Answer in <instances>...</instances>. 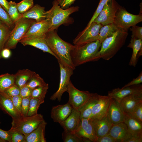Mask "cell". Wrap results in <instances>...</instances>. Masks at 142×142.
I'll return each mask as SVG.
<instances>
[{"label": "cell", "mask_w": 142, "mask_h": 142, "mask_svg": "<svg viewBox=\"0 0 142 142\" xmlns=\"http://www.w3.org/2000/svg\"><path fill=\"white\" fill-rule=\"evenodd\" d=\"M11 31V29L3 23L0 26V59L1 52L9 39Z\"/></svg>", "instance_id": "32"}, {"label": "cell", "mask_w": 142, "mask_h": 142, "mask_svg": "<svg viewBox=\"0 0 142 142\" xmlns=\"http://www.w3.org/2000/svg\"><path fill=\"white\" fill-rule=\"evenodd\" d=\"M101 43L98 40L84 44L74 45L70 52L72 62L75 67L100 59L99 54Z\"/></svg>", "instance_id": "2"}, {"label": "cell", "mask_w": 142, "mask_h": 142, "mask_svg": "<svg viewBox=\"0 0 142 142\" xmlns=\"http://www.w3.org/2000/svg\"><path fill=\"white\" fill-rule=\"evenodd\" d=\"M142 101V91L123 98L119 102L124 113H129L138 103Z\"/></svg>", "instance_id": "22"}, {"label": "cell", "mask_w": 142, "mask_h": 142, "mask_svg": "<svg viewBox=\"0 0 142 142\" xmlns=\"http://www.w3.org/2000/svg\"><path fill=\"white\" fill-rule=\"evenodd\" d=\"M120 6L115 0H109L93 22L104 26L113 23L116 12Z\"/></svg>", "instance_id": "11"}, {"label": "cell", "mask_w": 142, "mask_h": 142, "mask_svg": "<svg viewBox=\"0 0 142 142\" xmlns=\"http://www.w3.org/2000/svg\"><path fill=\"white\" fill-rule=\"evenodd\" d=\"M35 73V72L28 69L18 70L14 74L15 84L20 88L25 85Z\"/></svg>", "instance_id": "29"}, {"label": "cell", "mask_w": 142, "mask_h": 142, "mask_svg": "<svg viewBox=\"0 0 142 142\" xmlns=\"http://www.w3.org/2000/svg\"><path fill=\"white\" fill-rule=\"evenodd\" d=\"M108 114L113 125L124 121V113L119 102L111 98L108 109Z\"/></svg>", "instance_id": "21"}, {"label": "cell", "mask_w": 142, "mask_h": 142, "mask_svg": "<svg viewBox=\"0 0 142 142\" xmlns=\"http://www.w3.org/2000/svg\"><path fill=\"white\" fill-rule=\"evenodd\" d=\"M0 138L6 141L11 142V132L9 130L5 131L0 128Z\"/></svg>", "instance_id": "50"}, {"label": "cell", "mask_w": 142, "mask_h": 142, "mask_svg": "<svg viewBox=\"0 0 142 142\" xmlns=\"http://www.w3.org/2000/svg\"><path fill=\"white\" fill-rule=\"evenodd\" d=\"M49 85L48 84L45 85L35 88L32 90L31 98L44 100Z\"/></svg>", "instance_id": "35"}, {"label": "cell", "mask_w": 142, "mask_h": 142, "mask_svg": "<svg viewBox=\"0 0 142 142\" xmlns=\"http://www.w3.org/2000/svg\"><path fill=\"white\" fill-rule=\"evenodd\" d=\"M60 68V80L58 89L50 97V99L55 100L57 99L61 101L63 93L67 92L68 85L70 80V78L73 74V70L72 68L58 61Z\"/></svg>", "instance_id": "8"}, {"label": "cell", "mask_w": 142, "mask_h": 142, "mask_svg": "<svg viewBox=\"0 0 142 142\" xmlns=\"http://www.w3.org/2000/svg\"><path fill=\"white\" fill-rule=\"evenodd\" d=\"M142 21V14H133L120 6L116 13L113 23L119 29L128 31L130 27Z\"/></svg>", "instance_id": "7"}, {"label": "cell", "mask_w": 142, "mask_h": 142, "mask_svg": "<svg viewBox=\"0 0 142 142\" xmlns=\"http://www.w3.org/2000/svg\"><path fill=\"white\" fill-rule=\"evenodd\" d=\"M131 27L130 28L132 32L131 37L142 40V27L136 25Z\"/></svg>", "instance_id": "45"}, {"label": "cell", "mask_w": 142, "mask_h": 142, "mask_svg": "<svg viewBox=\"0 0 142 142\" xmlns=\"http://www.w3.org/2000/svg\"><path fill=\"white\" fill-rule=\"evenodd\" d=\"M74 133L79 137L96 142L97 138L91 120L81 118L78 128Z\"/></svg>", "instance_id": "12"}, {"label": "cell", "mask_w": 142, "mask_h": 142, "mask_svg": "<svg viewBox=\"0 0 142 142\" xmlns=\"http://www.w3.org/2000/svg\"><path fill=\"white\" fill-rule=\"evenodd\" d=\"M3 23V22L0 19V26Z\"/></svg>", "instance_id": "56"}, {"label": "cell", "mask_w": 142, "mask_h": 142, "mask_svg": "<svg viewBox=\"0 0 142 142\" xmlns=\"http://www.w3.org/2000/svg\"><path fill=\"white\" fill-rule=\"evenodd\" d=\"M128 31L119 29L101 43L99 54L100 58L109 60L113 57L124 44Z\"/></svg>", "instance_id": "3"}, {"label": "cell", "mask_w": 142, "mask_h": 142, "mask_svg": "<svg viewBox=\"0 0 142 142\" xmlns=\"http://www.w3.org/2000/svg\"><path fill=\"white\" fill-rule=\"evenodd\" d=\"M11 132V142H25V136L21 132L9 130Z\"/></svg>", "instance_id": "41"}, {"label": "cell", "mask_w": 142, "mask_h": 142, "mask_svg": "<svg viewBox=\"0 0 142 142\" xmlns=\"http://www.w3.org/2000/svg\"><path fill=\"white\" fill-rule=\"evenodd\" d=\"M14 75L7 73L0 75V92L15 84Z\"/></svg>", "instance_id": "31"}, {"label": "cell", "mask_w": 142, "mask_h": 142, "mask_svg": "<svg viewBox=\"0 0 142 142\" xmlns=\"http://www.w3.org/2000/svg\"><path fill=\"white\" fill-rule=\"evenodd\" d=\"M100 95L93 93L91 96L78 110L80 113V118L89 119L93 107L98 101Z\"/></svg>", "instance_id": "28"}, {"label": "cell", "mask_w": 142, "mask_h": 142, "mask_svg": "<svg viewBox=\"0 0 142 142\" xmlns=\"http://www.w3.org/2000/svg\"><path fill=\"white\" fill-rule=\"evenodd\" d=\"M103 26L93 22L79 33L73 40V44L74 45L84 44L98 40L100 30Z\"/></svg>", "instance_id": "9"}, {"label": "cell", "mask_w": 142, "mask_h": 142, "mask_svg": "<svg viewBox=\"0 0 142 142\" xmlns=\"http://www.w3.org/2000/svg\"><path fill=\"white\" fill-rule=\"evenodd\" d=\"M142 82V72L141 71L136 78L134 79L131 81L124 86L123 87H125L140 84Z\"/></svg>", "instance_id": "49"}, {"label": "cell", "mask_w": 142, "mask_h": 142, "mask_svg": "<svg viewBox=\"0 0 142 142\" xmlns=\"http://www.w3.org/2000/svg\"><path fill=\"white\" fill-rule=\"evenodd\" d=\"M64 142H90V140L80 137L75 133L64 131L62 134Z\"/></svg>", "instance_id": "34"}, {"label": "cell", "mask_w": 142, "mask_h": 142, "mask_svg": "<svg viewBox=\"0 0 142 142\" xmlns=\"http://www.w3.org/2000/svg\"><path fill=\"white\" fill-rule=\"evenodd\" d=\"M69 94L68 102L73 108L79 110L91 96L93 93L88 91H82L77 89L70 80L67 92Z\"/></svg>", "instance_id": "10"}, {"label": "cell", "mask_w": 142, "mask_h": 142, "mask_svg": "<svg viewBox=\"0 0 142 142\" xmlns=\"http://www.w3.org/2000/svg\"><path fill=\"white\" fill-rule=\"evenodd\" d=\"M96 142H117V141L108 133L98 138Z\"/></svg>", "instance_id": "52"}, {"label": "cell", "mask_w": 142, "mask_h": 142, "mask_svg": "<svg viewBox=\"0 0 142 142\" xmlns=\"http://www.w3.org/2000/svg\"><path fill=\"white\" fill-rule=\"evenodd\" d=\"M141 91L142 85L140 84L121 88L114 89L109 92L108 95L119 102L124 97Z\"/></svg>", "instance_id": "15"}, {"label": "cell", "mask_w": 142, "mask_h": 142, "mask_svg": "<svg viewBox=\"0 0 142 142\" xmlns=\"http://www.w3.org/2000/svg\"><path fill=\"white\" fill-rule=\"evenodd\" d=\"M47 14L44 7L36 4L22 14V17L33 19L36 22H39L46 19Z\"/></svg>", "instance_id": "27"}, {"label": "cell", "mask_w": 142, "mask_h": 142, "mask_svg": "<svg viewBox=\"0 0 142 142\" xmlns=\"http://www.w3.org/2000/svg\"><path fill=\"white\" fill-rule=\"evenodd\" d=\"M119 29L114 23L103 26L100 30L98 40L101 43L105 39L112 36Z\"/></svg>", "instance_id": "30"}, {"label": "cell", "mask_w": 142, "mask_h": 142, "mask_svg": "<svg viewBox=\"0 0 142 142\" xmlns=\"http://www.w3.org/2000/svg\"><path fill=\"white\" fill-rule=\"evenodd\" d=\"M111 99L108 95H100L98 101L93 107L89 119H100L107 115Z\"/></svg>", "instance_id": "13"}, {"label": "cell", "mask_w": 142, "mask_h": 142, "mask_svg": "<svg viewBox=\"0 0 142 142\" xmlns=\"http://www.w3.org/2000/svg\"><path fill=\"white\" fill-rule=\"evenodd\" d=\"M49 27L48 21L47 19L39 22L35 21L30 26L23 38L44 36L49 31Z\"/></svg>", "instance_id": "19"}, {"label": "cell", "mask_w": 142, "mask_h": 142, "mask_svg": "<svg viewBox=\"0 0 142 142\" xmlns=\"http://www.w3.org/2000/svg\"><path fill=\"white\" fill-rule=\"evenodd\" d=\"M123 122L126 125L128 131L131 134L142 136V123L130 113H124Z\"/></svg>", "instance_id": "24"}, {"label": "cell", "mask_w": 142, "mask_h": 142, "mask_svg": "<svg viewBox=\"0 0 142 142\" xmlns=\"http://www.w3.org/2000/svg\"><path fill=\"white\" fill-rule=\"evenodd\" d=\"M35 21L33 19L22 17L16 21L4 48L10 49L16 48L18 43L23 38L30 26Z\"/></svg>", "instance_id": "6"}, {"label": "cell", "mask_w": 142, "mask_h": 142, "mask_svg": "<svg viewBox=\"0 0 142 142\" xmlns=\"http://www.w3.org/2000/svg\"><path fill=\"white\" fill-rule=\"evenodd\" d=\"M90 119L92 120L97 139L108 134L113 125L108 113L101 118Z\"/></svg>", "instance_id": "16"}, {"label": "cell", "mask_w": 142, "mask_h": 142, "mask_svg": "<svg viewBox=\"0 0 142 142\" xmlns=\"http://www.w3.org/2000/svg\"><path fill=\"white\" fill-rule=\"evenodd\" d=\"M127 47L132 48L133 50L129 65L135 67L139 58L142 55V40L131 37Z\"/></svg>", "instance_id": "25"}, {"label": "cell", "mask_w": 142, "mask_h": 142, "mask_svg": "<svg viewBox=\"0 0 142 142\" xmlns=\"http://www.w3.org/2000/svg\"><path fill=\"white\" fill-rule=\"evenodd\" d=\"M72 109L73 108L68 102L65 104L53 106L51 110V118L54 122L60 124L68 118Z\"/></svg>", "instance_id": "14"}, {"label": "cell", "mask_w": 142, "mask_h": 142, "mask_svg": "<svg viewBox=\"0 0 142 142\" xmlns=\"http://www.w3.org/2000/svg\"><path fill=\"white\" fill-rule=\"evenodd\" d=\"M47 84L38 74L36 73L26 85L33 90L37 87L45 85Z\"/></svg>", "instance_id": "36"}, {"label": "cell", "mask_w": 142, "mask_h": 142, "mask_svg": "<svg viewBox=\"0 0 142 142\" xmlns=\"http://www.w3.org/2000/svg\"><path fill=\"white\" fill-rule=\"evenodd\" d=\"M142 136L134 135L130 134L123 142H142Z\"/></svg>", "instance_id": "51"}, {"label": "cell", "mask_w": 142, "mask_h": 142, "mask_svg": "<svg viewBox=\"0 0 142 142\" xmlns=\"http://www.w3.org/2000/svg\"><path fill=\"white\" fill-rule=\"evenodd\" d=\"M0 109L10 116L13 119L22 116L15 108L10 97L3 92H0Z\"/></svg>", "instance_id": "17"}, {"label": "cell", "mask_w": 142, "mask_h": 142, "mask_svg": "<svg viewBox=\"0 0 142 142\" xmlns=\"http://www.w3.org/2000/svg\"><path fill=\"white\" fill-rule=\"evenodd\" d=\"M31 97L22 98L21 110L22 116H26L28 112Z\"/></svg>", "instance_id": "43"}, {"label": "cell", "mask_w": 142, "mask_h": 142, "mask_svg": "<svg viewBox=\"0 0 142 142\" xmlns=\"http://www.w3.org/2000/svg\"><path fill=\"white\" fill-rule=\"evenodd\" d=\"M47 124L44 120L31 133L25 136V142H46L45 132Z\"/></svg>", "instance_id": "26"}, {"label": "cell", "mask_w": 142, "mask_h": 142, "mask_svg": "<svg viewBox=\"0 0 142 142\" xmlns=\"http://www.w3.org/2000/svg\"><path fill=\"white\" fill-rule=\"evenodd\" d=\"M0 5L7 12L9 8V2L6 0H0Z\"/></svg>", "instance_id": "54"}, {"label": "cell", "mask_w": 142, "mask_h": 142, "mask_svg": "<svg viewBox=\"0 0 142 142\" xmlns=\"http://www.w3.org/2000/svg\"><path fill=\"white\" fill-rule=\"evenodd\" d=\"M78 6L72 7L64 9L61 7L57 0L53 3V6L47 11V18L49 23V31L56 30L60 26L68 21L70 16L78 11Z\"/></svg>", "instance_id": "4"}, {"label": "cell", "mask_w": 142, "mask_h": 142, "mask_svg": "<svg viewBox=\"0 0 142 142\" xmlns=\"http://www.w3.org/2000/svg\"><path fill=\"white\" fill-rule=\"evenodd\" d=\"M109 0H100L97 8L94 13L92 17L87 24V26H89L97 17L103 9L104 6Z\"/></svg>", "instance_id": "44"}, {"label": "cell", "mask_w": 142, "mask_h": 142, "mask_svg": "<svg viewBox=\"0 0 142 142\" xmlns=\"http://www.w3.org/2000/svg\"><path fill=\"white\" fill-rule=\"evenodd\" d=\"M44 120L43 115L40 114L31 116H23L13 119L10 130L18 131L26 136L36 129Z\"/></svg>", "instance_id": "5"}, {"label": "cell", "mask_w": 142, "mask_h": 142, "mask_svg": "<svg viewBox=\"0 0 142 142\" xmlns=\"http://www.w3.org/2000/svg\"><path fill=\"white\" fill-rule=\"evenodd\" d=\"M6 142V141L4 140L1 139V138H0V142Z\"/></svg>", "instance_id": "55"}, {"label": "cell", "mask_w": 142, "mask_h": 142, "mask_svg": "<svg viewBox=\"0 0 142 142\" xmlns=\"http://www.w3.org/2000/svg\"><path fill=\"white\" fill-rule=\"evenodd\" d=\"M3 92L10 97L19 95L20 88L15 84L5 89Z\"/></svg>", "instance_id": "42"}, {"label": "cell", "mask_w": 142, "mask_h": 142, "mask_svg": "<svg viewBox=\"0 0 142 142\" xmlns=\"http://www.w3.org/2000/svg\"><path fill=\"white\" fill-rule=\"evenodd\" d=\"M33 4V0H23L17 3V6L19 12L22 14L31 8Z\"/></svg>", "instance_id": "38"}, {"label": "cell", "mask_w": 142, "mask_h": 142, "mask_svg": "<svg viewBox=\"0 0 142 142\" xmlns=\"http://www.w3.org/2000/svg\"><path fill=\"white\" fill-rule=\"evenodd\" d=\"M129 113L142 123V101L136 105Z\"/></svg>", "instance_id": "40"}, {"label": "cell", "mask_w": 142, "mask_h": 142, "mask_svg": "<svg viewBox=\"0 0 142 142\" xmlns=\"http://www.w3.org/2000/svg\"><path fill=\"white\" fill-rule=\"evenodd\" d=\"M108 134L117 142H123L130 134L126 125L124 122L113 125Z\"/></svg>", "instance_id": "23"}, {"label": "cell", "mask_w": 142, "mask_h": 142, "mask_svg": "<svg viewBox=\"0 0 142 142\" xmlns=\"http://www.w3.org/2000/svg\"><path fill=\"white\" fill-rule=\"evenodd\" d=\"M44 102V100L31 98L27 116H31L38 114V110L40 105Z\"/></svg>", "instance_id": "37"}, {"label": "cell", "mask_w": 142, "mask_h": 142, "mask_svg": "<svg viewBox=\"0 0 142 142\" xmlns=\"http://www.w3.org/2000/svg\"><path fill=\"white\" fill-rule=\"evenodd\" d=\"M80 113L78 109L73 108L72 112L68 118L59 124L64 131L71 133L74 132L79 124Z\"/></svg>", "instance_id": "20"}, {"label": "cell", "mask_w": 142, "mask_h": 142, "mask_svg": "<svg viewBox=\"0 0 142 142\" xmlns=\"http://www.w3.org/2000/svg\"><path fill=\"white\" fill-rule=\"evenodd\" d=\"M32 90L26 85L20 88L19 95L22 98L31 97Z\"/></svg>", "instance_id": "47"}, {"label": "cell", "mask_w": 142, "mask_h": 142, "mask_svg": "<svg viewBox=\"0 0 142 142\" xmlns=\"http://www.w3.org/2000/svg\"><path fill=\"white\" fill-rule=\"evenodd\" d=\"M45 36L33 37L24 38L19 42L23 46L29 45L38 48L44 52L48 53L56 58L55 55L51 50L45 39Z\"/></svg>", "instance_id": "18"}, {"label": "cell", "mask_w": 142, "mask_h": 142, "mask_svg": "<svg viewBox=\"0 0 142 142\" xmlns=\"http://www.w3.org/2000/svg\"><path fill=\"white\" fill-rule=\"evenodd\" d=\"M10 97L15 108L19 114L22 116L21 110V104L22 98L20 95Z\"/></svg>", "instance_id": "46"}, {"label": "cell", "mask_w": 142, "mask_h": 142, "mask_svg": "<svg viewBox=\"0 0 142 142\" xmlns=\"http://www.w3.org/2000/svg\"><path fill=\"white\" fill-rule=\"evenodd\" d=\"M0 19L10 29L14 28V24L11 20L8 13L0 5Z\"/></svg>", "instance_id": "39"}, {"label": "cell", "mask_w": 142, "mask_h": 142, "mask_svg": "<svg viewBox=\"0 0 142 142\" xmlns=\"http://www.w3.org/2000/svg\"><path fill=\"white\" fill-rule=\"evenodd\" d=\"M7 12L11 20L14 24L22 17V14L18 12L17 3L15 2L11 1L9 2V8Z\"/></svg>", "instance_id": "33"}, {"label": "cell", "mask_w": 142, "mask_h": 142, "mask_svg": "<svg viewBox=\"0 0 142 142\" xmlns=\"http://www.w3.org/2000/svg\"><path fill=\"white\" fill-rule=\"evenodd\" d=\"M45 39L58 61L75 69V67L72 62L70 56V52L74 45L62 39L56 30L48 32L45 36Z\"/></svg>", "instance_id": "1"}, {"label": "cell", "mask_w": 142, "mask_h": 142, "mask_svg": "<svg viewBox=\"0 0 142 142\" xmlns=\"http://www.w3.org/2000/svg\"><path fill=\"white\" fill-rule=\"evenodd\" d=\"M11 55V52L10 49L4 48L2 51L1 53V58L7 59L9 58Z\"/></svg>", "instance_id": "53"}, {"label": "cell", "mask_w": 142, "mask_h": 142, "mask_svg": "<svg viewBox=\"0 0 142 142\" xmlns=\"http://www.w3.org/2000/svg\"><path fill=\"white\" fill-rule=\"evenodd\" d=\"M61 7L64 9L69 7L76 0H57Z\"/></svg>", "instance_id": "48"}]
</instances>
